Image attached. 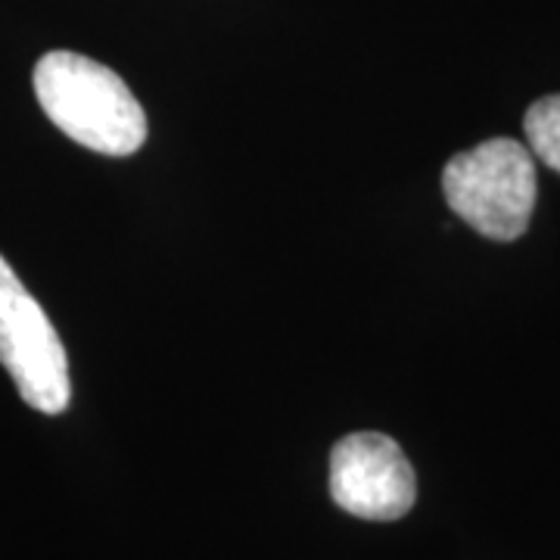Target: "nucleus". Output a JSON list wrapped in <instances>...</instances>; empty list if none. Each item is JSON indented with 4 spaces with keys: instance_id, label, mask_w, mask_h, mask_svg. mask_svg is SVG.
<instances>
[{
    "instance_id": "nucleus-1",
    "label": "nucleus",
    "mask_w": 560,
    "mask_h": 560,
    "mask_svg": "<svg viewBox=\"0 0 560 560\" xmlns=\"http://www.w3.org/2000/svg\"><path fill=\"white\" fill-rule=\"evenodd\" d=\"M35 94L66 138L103 156H131L147 140V116L128 84L103 62L50 50L35 66Z\"/></svg>"
},
{
    "instance_id": "nucleus-2",
    "label": "nucleus",
    "mask_w": 560,
    "mask_h": 560,
    "mask_svg": "<svg viewBox=\"0 0 560 560\" xmlns=\"http://www.w3.org/2000/svg\"><path fill=\"white\" fill-rule=\"evenodd\" d=\"M442 194L477 234L501 243L517 241L529 228L539 197L536 160L521 140H482L445 162Z\"/></svg>"
},
{
    "instance_id": "nucleus-3",
    "label": "nucleus",
    "mask_w": 560,
    "mask_h": 560,
    "mask_svg": "<svg viewBox=\"0 0 560 560\" xmlns=\"http://www.w3.org/2000/svg\"><path fill=\"white\" fill-rule=\"evenodd\" d=\"M0 364L25 405L40 415H62L72 399L69 359L60 334L0 256Z\"/></svg>"
},
{
    "instance_id": "nucleus-4",
    "label": "nucleus",
    "mask_w": 560,
    "mask_h": 560,
    "mask_svg": "<svg viewBox=\"0 0 560 560\" xmlns=\"http://www.w3.org/2000/svg\"><path fill=\"white\" fill-rule=\"evenodd\" d=\"M330 495L361 521H399L418 499V477L386 433L342 436L330 452Z\"/></svg>"
},
{
    "instance_id": "nucleus-5",
    "label": "nucleus",
    "mask_w": 560,
    "mask_h": 560,
    "mask_svg": "<svg viewBox=\"0 0 560 560\" xmlns=\"http://www.w3.org/2000/svg\"><path fill=\"white\" fill-rule=\"evenodd\" d=\"M523 131L529 140V153L560 175V94L533 103L526 109Z\"/></svg>"
}]
</instances>
